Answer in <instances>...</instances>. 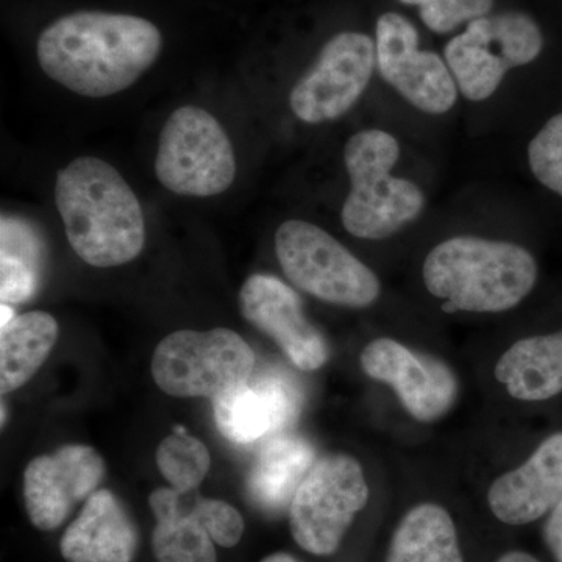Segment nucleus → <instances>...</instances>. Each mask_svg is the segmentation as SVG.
<instances>
[{
	"instance_id": "nucleus-7",
	"label": "nucleus",
	"mask_w": 562,
	"mask_h": 562,
	"mask_svg": "<svg viewBox=\"0 0 562 562\" xmlns=\"http://www.w3.org/2000/svg\"><path fill=\"white\" fill-rule=\"evenodd\" d=\"M155 173L162 187L176 194H222L236 176L232 140L209 111L181 106L169 116L160 133Z\"/></svg>"
},
{
	"instance_id": "nucleus-15",
	"label": "nucleus",
	"mask_w": 562,
	"mask_h": 562,
	"mask_svg": "<svg viewBox=\"0 0 562 562\" xmlns=\"http://www.w3.org/2000/svg\"><path fill=\"white\" fill-rule=\"evenodd\" d=\"M301 406V392L276 371L254 372L246 383L213 401L217 430L236 443L280 435L297 419Z\"/></svg>"
},
{
	"instance_id": "nucleus-31",
	"label": "nucleus",
	"mask_w": 562,
	"mask_h": 562,
	"mask_svg": "<svg viewBox=\"0 0 562 562\" xmlns=\"http://www.w3.org/2000/svg\"><path fill=\"white\" fill-rule=\"evenodd\" d=\"M261 562H297L291 554L288 553H273L271 557L266 558Z\"/></svg>"
},
{
	"instance_id": "nucleus-6",
	"label": "nucleus",
	"mask_w": 562,
	"mask_h": 562,
	"mask_svg": "<svg viewBox=\"0 0 562 562\" xmlns=\"http://www.w3.org/2000/svg\"><path fill=\"white\" fill-rule=\"evenodd\" d=\"M255 353L238 333L180 330L166 336L151 360L155 383L172 397H221L246 383L255 371Z\"/></svg>"
},
{
	"instance_id": "nucleus-1",
	"label": "nucleus",
	"mask_w": 562,
	"mask_h": 562,
	"mask_svg": "<svg viewBox=\"0 0 562 562\" xmlns=\"http://www.w3.org/2000/svg\"><path fill=\"white\" fill-rule=\"evenodd\" d=\"M157 25L132 14L77 11L50 24L36 54L44 74L85 98L127 90L157 61Z\"/></svg>"
},
{
	"instance_id": "nucleus-2",
	"label": "nucleus",
	"mask_w": 562,
	"mask_h": 562,
	"mask_svg": "<svg viewBox=\"0 0 562 562\" xmlns=\"http://www.w3.org/2000/svg\"><path fill=\"white\" fill-rule=\"evenodd\" d=\"M55 203L74 251L94 268L135 260L146 244L143 209L110 162L77 158L57 173Z\"/></svg>"
},
{
	"instance_id": "nucleus-29",
	"label": "nucleus",
	"mask_w": 562,
	"mask_h": 562,
	"mask_svg": "<svg viewBox=\"0 0 562 562\" xmlns=\"http://www.w3.org/2000/svg\"><path fill=\"white\" fill-rule=\"evenodd\" d=\"M497 562H539L536 558H532L531 554L524 552H509L503 554L501 560Z\"/></svg>"
},
{
	"instance_id": "nucleus-20",
	"label": "nucleus",
	"mask_w": 562,
	"mask_h": 562,
	"mask_svg": "<svg viewBox=\"0 0 562 562\" xmlns=\"http://www.w3.org/2000/svg\"><path fill=\"white\" fill-rule=\"evenodd\" d=\"M192 492L160 487L150 494L157 519L151 549L158 562H217L213 539L192 513Z\"/></svg>"
},
{
	"instance_id": "nucleus-11",
	"label": "nucleus",
	"mask_w": 562,
	"mask_h": 562,
	"mask_svg": "<svg viewBox=\"0 0 562 562\" xmlns=\"http://www.w3.org/2000/svg\"><path fill=\"white\" fill-rule=\"evenodd\" d=\"M376 66L380 76L403 99L428 114L453 109L458 87L439 55L419 49V35L402 14L384 13L376 22Z\"/></svg>"
},
{
	"instance_id": "nucleus-26",
	"label": "nucleus",
	"mask_w": 562,
	"mask_h": 562,
	"mask_svg": "<svg viewBox=\"0 0 562 562\" xmlns=\"http://www.w3.org/2000/svg\"><path fill=\"white\" fill-rule=\"evenodd\" d=\"M405 5L419 7L422 21L430 31L450 33L464 22L487 16L494 0H401Z\"/></svg>"
},
{
	"instance_id": "nucleus-16",
	"label": "nucleus",
	"mask_w": 562,
	"mask_h": 562,
	"mask_svg": "<svg viewBox=\"0 0 562 562\" xmlns=\"http://www.w3.org/2000/svg\"><path fill=\"white\" fill-rule=\"evenodd\" d=\"M562 501V432L550 436L530 460L492 483L487 502L503 524L541 519Z\"/></svg>"
},
{
	"instance_id": "nucleus-10",
	"label": "nucleus",
	"mask_w": 562,
	"mask_h": 562,
	"mask_svg": "<svg viewBox=\"0 0 562 562\" xmlns=\"http://www.w3.org/2000/svg\"><path fill=\"white\" fill-rule=\"evenodd\" d=\"M375 65L376 46L368 35L342 32L333 36L292 88L291 110L306 124L339 120L368 88Z\"/></svg>"
},
{
	"instance_id": "nucleus-32",
	"label": "nucleus",
	"mask_w": 562,
	"mask_h": 562,
	"mask_svg": "<svg viewBox=\"0 0 562 562\" xmlns=\"http://www.w3.org/2000/svg\"><path fill=\"white\" fill-rule=\"evenodd\" d=\"M5 416H7L5 405H3V403H2V425H5Z\"/></svg>"
},
{
	"instance_id": "nucleus-13",
	"label": "nucleus",
	"mask_w": 562,
	"mask_h": 562,
	"mask_svg": "<svg viewBox=\"0 0 562 562\" xmlns=\"http://www.w3.org/2000/svg\"><path fill=\"white\" fill-rule=\"evenodd\" d=\"M105 476L101 454L88 446H65L29 462L24 501L38 530H57L80 502L88 501Z\"/></svg>"
},
{
	"instance_id": "nucleus-14",
	"label": "nucleus",
	"mask_w": 562,
	"mask_h": 562,
	"mask_svg": "<svg viewBox=\"0 0 562 562\" xmlns=\"http://www.w3.org/2000/svg\"><path fill=\"white\" fill-rule=\"evenodd\" d=\"M239 308L244 319L276 341L301 371H317L330 358L324 336L303 313L302 299L277 277H249L239 292Z\"/></svg>"
},
{
	"instance_id": "nucleus-22",
	"label": "nucleus",
	"mask_w": 562,
	"mask_h": 562,
	"mask_svg": "<svg viewBox=\"0 0 562 562\" xmlns=\"http://www.w3.org/2000/svg\"><path fill=\"white\" fill-rule=\"evenodd\" d=\"M386 562H464L450 514L435 503L406 513L392 536Z\"/></svg>"
},
{
	"instance_id": "nucleus-28",
	"label": "nucleus",
	"mask_w": 562,
	"mask_h": 562,
	"mask_svg": "<svg viewBox=\"0 0 562 562\" xmlns=\"http://www.w3.org/2000/svg\"><path fill=\"white\" fill-rule=\"evenodd\" d=\"M543 535L553 557L558 562H562V501L550 512Z\"/></svg>"
},
{
	"instance_id": "nucleus-8",
	"label": "nucleus",
	"mask_w": 562,
	"mask_h": 562,
	"mask_svg": "<svg viewBox=\"0 0 562 562\" xmlns=\"http://www.w3.org/2000/svg\"><path fill=\"white\" fill-rule=\"evenodd\" d=\"M539 25L520 11L483 16L469 22L443 50L458 90L472 102L490 99L509 69L530 65L541 55Z\"/></svg>"
},
{
	"instance_id": "nucleus-17",
	"label": "nucleus",
	"mask_w": 562,
	"mask_h": 562,
	"mask_svg": "<svg viewBox=\"0 0 562 562\" xmlns=\"http://www.w3.org/2000/svg\"><path fill=\"white\" fill-rule=\"evenodd\" d=\"M60 550L68 562H132L138 531L120 498L98 490L63 535Z\"/></svg>"
},
{
	"instance_id": "nucleus-5",
	"label": "nucleus",
	"mask_w": 562,
	"mask_h": 562,
	"mask_svg": "<svg viewBox=\"0 0 562 562\" xmlns=\"http://www.w3.org/2000/svg\"><path fill=\"white\" fill-rule=\"evenodd\" d=\"M276 254L291 283L322 302L366 308L380 297L375 273L312 222H283L276 233Z\"/></svg>"
},
{
	"instance_id": "nucleus-12",
	"label": "nucleus",
	"mask_w": 562,
	"mask_h": 562,
	"mask_svg": "<svg viewBox=\"0 0 562 562\" xmlns=\"http://www.w3.org/2000/svg\"><path fill=\"white\" fill-rule=\"evenodd\" d=\"M362 372L376 382L390 384L414 419L435 422L457 402L458 380L446 362L390 338H379L364 347Z\"/></svg>"
},
{
	"instance_id": "nucleus-19",
	"label": "nucleus",
	"mask_w": 562,
	"mask_h": 562,
	"mask_svg": "<svg viewBox=\"0 0 562 562\" xmlns=\"http://www.w3.org/2000/svg\"><path fill=\"white\" fill-rule=\"evenodd\" d=\"M494 373L517 401L557 397L562 392V330L520 339L502 355Z\"/></svg>"
},
{
	"instance_id": "nucleus-24",
	"label": "nucleus",
	"mask_w": 562,
	"mask_h": 562,
	"mask_svg": "<svg viewBox=\"0 0 562 562\" xmlns=\"http://www.w3.org/2000/svg\"><path fill=\"white\" fill-rule=\"evenodd\" d=\"M157 465L172 490L187 494L198 490L209 475L211 457L205 443L183 427H176L158 446Z\"/></svg>"
},
{
	"instance_id": "nucleus-18",
	"label": "nucleus",
	"mask_w": 562,
	"mask_h": 562,
	"mask_svg": "<svg viewBox=\"0 0 562 562\" xmlns=\"http://www.w3.org/2000/svg\"><path fill=\"white\" fill-rule=\"evenodd\" d=\"M316 462L312 443L299 436H272L257 454L247 476V494L261 512L279 514L291 506L295 492Z\"/></svg>"
},
{
	"instance_id": "nucleus-21",
	"label": "nucleus",
	"mask_w": 562,
	"mask_h": 562,
	"mask_svg": "<svg viewBox=\"0 0 562 562\" xmlns=\"http://www.w3.org/2000/svg\"><path fill=\"white\" fill-rule=\"evenodd\" d=\"M58 339V324L49 313L21 314L0 335V392L20 390L38 372Z\"/></svg>"
},
{
	"instance_id": "nucleus-30",
	"label": "nucleus",
	"mask_w": 562,
	"mask_h": 562,
	"mask_svg": "<svg viewBox=\"0 0 562 562\" xmlns=\"http://www.w3.org/2000/svg\"><path fill=\"white\" fill-rule=\"evenodd\" d=\"M0 316H2V328H5L16 317L11 305H7V303H2V306H0Z\"/></svg>"
},
{
	"instance_id": "nucleus-9",
	"label": "nucleus",
	"mask_w": 562,
	"mask_h": 562,
	"mask_svg": "<svg viewBox=\"0 0 562 562\" xmlns=\"http://www.w3.org/2000/svg\"><path fill=\"white\" fill-rule=\"evenodd\" d=\"M368 501L360 462L349 454H327L314 462L292 498V538L306 552L328 557L338 550Z\"/></svg>"
},
{
	"instance_id": "nucleus-4",
	"label": "nucleus",
	"mask_w": 562,
	"mask_h": 562,
	"mask_svg": "<svg viewBox=\"0 0 562 562\" xmlns=\"http://www.w3.org/2000/svg\"><path fill=\"white\" fill-rule=\"evenodd\" d=\"M401 155L397 139L383 131H362L347 140L344 162L350 192L341 220L361 239L390 238L420 216L425 195L412 180L391 176Z\"/></svg>"
},
{
	"instance_id": "nucleus-3",
	"label": "nucleus",
	"mask_w": 562,
	"mask_h": 562,
	"mask_svg": "<svg viewBox=\"0 0 562 562\" xmlns=\"http://www.w3.org/2000/svg\"><path fill=\"white\" fill-rule=\"evenodd\" d=\"M536 281L538 262L530 251L475 236L438 244L424 262L427 290L462 312H508L530 294Z\"/></svg>"
},
{
	"instance_id": "nucleus-25",
	"label": "nucleus",
	"mask_w": 562,
	"mask_h": 562,
	"mask_svg": "<svg viewBox=\"0 0 562 562\" xmlns=\"http://www.w3.org/2000/svg\"><path fill=\"white\" fill-rule=\"evenodd\" d=\"M528 162L539 183L562 198V113L536 133L528 146Z\"/></svg>"
},
{
	"instance_id": "nucleus-27",
	"label": "nucleus",
	"mask_w": 562,
	"mask_h": 562,
	"mask_svg": "<svg viewBox=\"0 0 562 562\" xmlns=\"http://www.w3.org/2000/svg\"><path fill=\"white\" fill-rule=\"evenodd\" d=\"M192 513L209 531L210 538L225 549H232L241 541L244 520L238 509L227 502L202 498L192 492Z\"/></svg>"
},
{
	"instance_id": "nucleus-23",
	"label": "nucleus",
	"mask_w": 562,
	"mask_h": 562,
	"mask_svg": "<svg viewBox=\"0 0 562 562\" xmlns=\"http://www.w3.org/2000/svg\"><path fill=\"white\" fill-rule=\"evenodd\" d=\"M0 244V297L7 305H21L38 291L43 243L27 222L3 216Z\"/></svg>"
}]
</instances>
